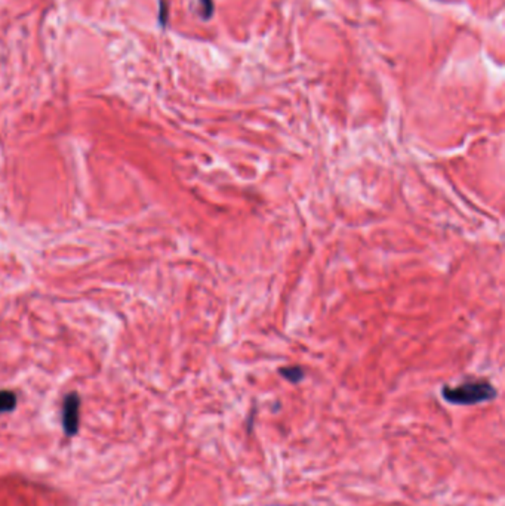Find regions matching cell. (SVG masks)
I'll use <instances>...</instances> for the list:
<instances>
[{"mask_svg":"<svg viewBox=\"0 0 505 506\" xmlns=\"http://www.w3.org/2000/svg\"><path fill=\"white\" fill-rule=\"evenodd\" d=\"M80 422V397L78 392H70L63 401V428L67 436H76Z\"/></svg>","mask_w":505,"mask_h":506,"instance_id":"2","label":"cell"},{"mask_svg":"<svg viewBox=\"0 0 505 506\" xmlns=\"http://www.w3.org/2000/svg\"><path fill=\"white\" fill-rule=\"evenodd\" d=\"M17 407V394L9 389H0V413H9Z\"/></svg>","mask_w":505,"mask_h":506,"instance_id":"3","label":"cell"},{"mask_svg":"<svg viewBox=\"0 0 505 506\" xmlns=\"http://www.w3.org/2000/svg\"><path fill=\"white\" fill-rule=\"evenodd\" d=\"M200 5H202V10H203V17L211 18L212 10H214L212 0H200Z\"/></svg>","mask_w":505,"mask_h":506,"instance_id":"6","label":"cell"},{"mask_svg":"<svg viewBox=\"0 0 505 506\" xmlns=\"http://www.w3.org/2000/svg\"><path fill=\"white\" fill-rule=\"evenodd\" d=\"M279 373L285 378L291 384H298L304 379V370L300 366H289L279 369Z\"/></svg>","mask_w":505,"mask_h":506,"instance_id":"4","label":"cell"},{"mask_svg":"<svg viewBox=\"0 0 505 506\" xmlns=\"http://www.w3.org/2000/svg\"><path fill=\"white\" fill-rule=\"evenodd\" d=\"M159 21L162 26L165 27L166 26V21H168V5L165 0H160V12H159Z\"/></svg>","mask_w":505,"mask_h":506,"instance_id":"5","label":"cell"},{"mask_svg":"<svg viewBox=\"0 0 505 506\" xmlns=\"http://www.w3.org/2000/svg\"><path fill=\"white\" fill-rule=\"evenodd\" d=\"M441 397L453 405H474L497 397V388L488 380L471 379L457 387H443Z\"/></svg>","mask_w":505,"mask_h":506,"instance_id":"1","label":"cell"}]
</instances>
